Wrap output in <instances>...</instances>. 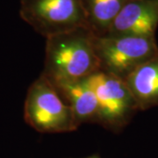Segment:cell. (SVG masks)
Here are the masks:
<instances>
[{
	"label": "cell",
	"instance_id": "6da1fadb",
	"mask_svg": "<svg viewBox=\"0 0 158 158\" xmlns=\"http://www.w3.org/2000/svg\"><path fill=\"white\" fill-rule=\"evenodd\" d=\"M94 36L80 27L46 38L44 69L41 73L51 82L89 77L99 70Z\"/></svg>",
	"mask_w": 158,
	"mask_h": 158
},
{
	"label": "cell",
	"instance_id": "7a4b0ae2",
	"mask_svg": "<svg viewBox=\"0 0 158 158\" xmlns=\"http://www.w3.org/2000/svg\"><path fill=\"white\" fill-rule=\"evenodd\" d=\"M24 119L41 134L69 133L80 127L71 108L42 73L29 86L24 105Z\"/></svg>",
	"mask_w": 158,
	"mask_h": 158
},
{
	"label": "cell",
	"instance_id": "3957f363",
	"mask_svg": "<svg viewBox=\"0 0 158 158\" xmlns=\"http://www.w3.org/2000/svg\"><path fill=\"white\" fill-rule=\"evenodd\" d=\"M99 70L125 80L142 63L158 54L156 36H94Z\"/></svg>",
	"mask_w": 158,
	"mask_h": 158
},
{
	"label": "cell",
	"instance_id": "277c9868",
	"mask_svg": "<svg viewBox=\"0 0 158 158\" xmlns=\"http://www.w3.org/2000/svg\"><path fill=\"white\" fill-rule=\"evenodd\" d=\"M98 104L97 124L114 134L120 133L140 112L124 80L97 71L89 77Z\"/></svg>",
	"mask_w": 158,
	"mask_h": 158
},
{
	"label": "cell",
	"instance_id": "5b68a950",
	"mask_svg": "<svg viewBox=\"0 0 158 158\" xmlns=\"http://www.w3.org/2000/svg\"><path fill=\"white\" fill-rule=\"evenodd\" d=\"M20 15L45 38L87 27L81 0H21Z\"/></svg>",
	"mask_w": 158,
	"mask_h": 158
},
{
	"label": "cell",
	"instance_id": "8992f818",
	"mask_svg": "<svg viewBox=\"0 0 158 158\" xmlns=\"http://www.w3.org/2000/svg\"><path fill=\"white\" fill-rule=\"evenodd\" d=\"M157 27L158 0H131L106 35L155 36Z\"/></svg>",
	"mask_w": 158,
	"mask_h": 158
},
{
	"label": "cell",
	"instance_id": "52a82bcc",
	"mask_svg": "<svg viewBox=\"0 0 158 158\" xmlns=\"http://www.w3.org/2000/svg\"><path fill=\"white\" fill-rule=\"evenodd\" d=\"M51 83L56 87L62 99L71 108L79 126L85 123L97 124V98L90 84L89 77Z\"/></svg>",
	"mask_w": 158,
	"mask_h": 158
},
{
	"label": "cell",
	"instance_id": "ba28073f",
	"mask_svg": "<svg viewBox=\"0 0 158 158\" xmlns=\"http://www.w3.org/2000/svg\"><path fill=\"white\" fill-rule=\"evenodd\" d=\"M124 82L140 112L158 106V54L135 69Z\"/></svg>",
	"mask_w": 158,
	"mask_h": 158
},
{
	"label": "cell",
	"instance_id": "9c48e42d",
	"mask_svg": "<svg viewBox=\"0 0 158 158\" xmlns=\"http://www.w3.org/2000/svg\"><path fill=\"white\" fill-rule=\"evenodd\" d=\"M131 0H81L88 28L96 36L107 34L114 19Z\"/></svg>",
	"mask_w": 158,
	"mask_h": 158
},
{
	"label": "cell",
	"instance_id": "30bf717a",
	"mask_svg": "<svg viewBox=\"0 0 158 158\" xmlns=\"http://www.w3.org/2000/svg\"><path fill=\"white\" fill-rule=\"evenodd\" d=\"M85 158H101L98 155H92V156H90L89 157H85Z\"/></svg>",
	"mask_w": 158,
	"mask_h": 158
}]
</instances>
